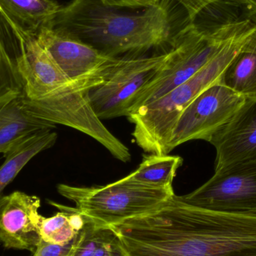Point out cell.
Returning a JSON list of instances; mask_svg holds the SVG:
<instances>
[{
    "label": "cell",
    "instance_id": "obj_1",
    "mask_svg": "<svg viewBox=\"0 0 256 256\" xmlns=\"http://www.w3.org/2000/svg\"><path fill=\"white\" fill-rule=\"evenodd\" d=\"M110 228L124 256H256V214L196 207L176 194Z\"/></svg>",
    "mask_w": 256,
    "mask_h": 256
},
{
    "label": "cell",
    "instance_id": "obj_2",
    "mask_svg": "<svg viewBox=\"0 0 256 256\" xmlns=\"http://www.w3.org/2000/svg\"><path fill=\"white\" fill-rule=\"evenodd\" d=\"M122 9L99 0H73L45 27L112 57L137 56L170 42L172 19L166 3L140 12Z\"/></svg>",
    "mask_w": 256,
    "mask_h": 256
},
{
    "label": "cell",
    "instance_id": "obj_3",
    "mask_svg": "<svg viewBox=\"0 0 256 256\" xmlns=\"http://www.w3.org/2000/svg\"><path fill=\"white\" fill-rule=\"evenodd\" d=\"M254 16H248L218 54L200 72L160 98L142 106L128 118L132 135L147 153L168 154L172 132L186 106L206 88L221 82L222 75L255 30Z\"/></svg>",
    "mask_w": 256,
    "mask_h": 256
},
{
    "label": "cell",
    "instance_id": "obj_4",
    "mask_svg": "<svg viewBox=\"0 0 256 256\" xmlns=\"http://www.w3.org/2000/svg\"><path fill=\"white\" fill-rule=\"evenodd\" d=\"M246 16L226 22H189L173 34L168 57L136 98L129 116L192 78L218 54Z\"/></svg>",
    "mask_w": 256,
    "mask_h": 256
},
{
    "label": "cell",
    "instance_id": "obj_5",
    "mask_svg": "<svg viewBox=\"0 0 256 256\" xmlns=\"http://www.w3.org/2000/svg\"><path fill=\"white\" fill-rule=\"evenodd\" d=\"M60 195L74 203L75 208L96 227L110 228L148 213L174 195L173 190L142 188L122 179L104 186H76L60 184Z\"/></svg>",
    "mask_w": 256,
    "mask_h": 256
},
{
    "label": "cell",
    "instance_id": "obj_6",
    "mask_svg": "<svg viewBox=\"0 0 256 256\" xmlns=\"http://www.w3.org/2000/svg\"><path fill=\"white\" fill-rule=\"evenodd\" d=\"M168 52L150 56H126L100 85L90 92L92 106L100 120L129 116L138 93L152 81Z\"/></svg>",
    "mask_w": 256,
    "mask_h": 256
},
{
    "label": "cell",
    "instance_id": "obj_7",
    "mask_svg": "<svg viewBox=\"0 0 256 256\" xmlns=\"http://www.w3.org/2000/svg\"><path fill=\"white\" fill-rule=\"evenodd\" d=\"M250 100L222 82H216L198 94L178 120L168 146V153L186 142H210Z\"/></svg>",
    "mask_w": 256,
    "mask_h": 256
},
{
    "label": "cell",
    "instance_id": "obj_8",
    "mask_svg": "<svg viewBox=\"0 0 256 256\" xmlns=\"http://www.w3.org/2000/svg\"><path fill=\"white\" fill-rule=\"evenodd\" d=\"M180 197L188 204L215 212L256 214V161L215 172L204 184Z\"/></svg>",
    "mask_w": 256,
    "mask_h": 256
},
{
    "label": "cell",
    "instance_id": "obj_9",
    "mask_svg": "<svg viewBox=\"0 0 256 256\" xmlns=\"http://www.w3.org/2000/svg\"><path fill=\"white\" fill-rule=\"evenodd\" d=\"M36 37L62 72L90 92L103 84L121 62L122 57L110 56L48 27H42Z\"/></svg>",
    "mask_w": 256,
    "mask_h": 256
},
{
    "label": "cell",
    "instance_id": "obj_10",
    "mask_svg": "<svg viewBox=\"0 0 256 256\" xmlns=\"http://www.w3.org/2000/svg\"><path fill=\"white\" fill-rule=\"evenodd\" d=\"M40 207L38 197L20 191L0 198V243L3 246L32 254L36 250L42 242Z\"/></svg>",
    "mask_w": 256,
    "mask_h": 256
},
{
    "label": "cell",
    "instance_id": "obj_11",
    "mask_svg": "<svg viewBox=\"0 0 256 256\" xmlns=\"http://www.w3.org/2000/svg\"><path fill=\"white\" fill-rule=\"evenodd\" d=\"M12 20L22 40V48L16 58V67L24 86L22 97L28 100H36L49 94L70 79L40 44L36 34Z\"/></svg>",
    "mask_w": 256,
    "mask_h": 256
},
{
    "label": "cell",
    "instance_id": "obj_12",
    "mask_svg": "<svg viewBox=\"0 0 256 256\" xmlns=\"http://www.w3.org/2000/svg\"><path fill=\"white\" fill-rule=\"evenodd\" d=\"M209 142L216 149L215 172L256 161V98L248 100Z\"/></svg>",
    "mask_w": 256,
    "mask_h": 256
},
{
    "label": "cell",
    "instance_id": "obj_13",
    "mask_svg": "<svg viewBox=\"0 0 256 256\" xmlns=\"http://www.w3.org/2000/svg\"><path fill=\"white\" fill-rule=\"evenodd\" d=\"M22 40L12 18L0 7V106L24 96L16 58Z\"/></svg>",
    "mask_w": 256,
    "mask_h": 256
},
{
    "label": "cell",
    "instance_id": "obj_14",
    "mask_svg": "<svg viewBox=\"0 0 256 256\" xmlns=\"http://www.w3.org/2000/svg\"><path fill=\"white\" fill-rule=\"evenodd\" d=\"M22 97L0 106V154L4 155L34 134L56 128L30 112Z\"/></svg>",
    "mask_w": 256,
    "mask_h": 256
},
{
    "label": "cell",
    "instance_id": "obj_15",
    "mask_svg": "<svg viewBox=\"0 0 256 256\" xmlns=\"http://www.w3.org/2000/svg\"><path fill=\"white\" fill-rule=\"evenodd\" d=\"M182 164L180 156L152 154L144 158L135 171L122 179L142 188L173 190V180Z\"/></svg>",
    "mask_w": 256,
    "mask_h": 256
},
{
    "label": "cell",
    "instance_id": "obj_16",
    "mask_svg": "<svg viewBox=\"0 0 256 256\" xmlns=\"http://www.w3.org/2000/svg\"><path fill=\"white\" fill-rule=\"evenodd\" d=\"M252 13L256 22V13ZM221 82L248 98H256V26L240 52L226 69Z\"/></svg>",
    "mask_w": 256,
    "mask_h": 256
},
{
    "label": "cell",
    "instance_id": "obj_17",
    "mask_svg": "<svg viewBox=\"0 0 256 256\" xmlns=\"http://www.w3.org/2000/svg\"><path fill=\"white\" fill-rule=\"evenodd\" d=\"M57 134L52 130L34 134L4 155L6 160L0 166V198L4 190L14 180L24 167L40 152L52 147Z\"/></svg>",
    "mask_w": 256,
    "mask_h": 256
},
{
    "label": "cell",
    "instance_id": "obj_18",
    "mask_svg": "<svg viewBox=\"0 0 256 256\" xmlns=\"http://www.w3.org/2000/svg\"><path fill=\"white\" fill-rule=\"evenodd\" d=\"M0 7L21 27L36 34L62 6L55 0H0Z\"/></svg>",
    "mask_w": 256,
    "mask_h": 256
},
{
    "label": "cell",
    "instance_id": "obj_19",
    "mask_svg": "<svg viewBox=\"0 0 256 256\" xmlns=\"http://www.w3.org/2000/svg\"><path fill=\"white\" fill-rule=\"evenodd\" d=\"M70 256L124 255L116 236L110 228L96 227L86 219L84 228L76 234V245Z\"/></svg>",
    "mask_w": 256,
    "mask_h": 256
},
{
    "label": "cell",
    "instance_id": "obj_20",
    "mask_svg": "<svg viewBox=\"0 0 256 256\" xmlns=\"http://www.w3.org/2000/svg\"><path fill=\"white\" fill-rule=\"evenodd\" d=\"M39 232L42 240L58 245L69 243L78 233L70 224L68 213L63 210L51 218L42 216Z\"/></svg>",
    "mask_w": 256,
    "mask_h": 256
},
{
    "label": "cell",
    "instance_id": "obj_21",
    "mask_svg": "<svg viewBox=\"0 0 256 256\" xmlns=\"http://www.w3.org/2000/svg\"><path fill=\"white\" fill-rule=\"evenodd\" d=\"M164 2H174L180 4L186 14L188 22L200 21L208 16L225 0H160Z\"/></svg>",
    "mask_w": 256,
    "mask_h": 256
},
{
    "label": "cell",
    "instance_id": "obj_22",
    "mask_svg": "<svg viewBox=\"0 0 256 256\" xmlns=\"http://www.w3.org/2000/svg\"><path fill=\"white\" fill-rule=\"evenodd\" d=\"M76 236L73 240L64 245L52 244L42 240L32 256H70L76 245Z\"/></svg>",
    "mask_w": 256,
    "mask_h": 256
},
{
    "label": "cell",
    "instance_id": "obj_23",
    "mask_svg": "<svg viewBox=\"0 0 256 256\" xmlns=\"http://www.w3.org/2000/svg\"><path fill=\"white\" fill-rule=\"evenodd\" d=\"M103 4L118 8L143 9L156 6L160 0H99Z\"/></svg>",
    "mask_w": 256,
    "mask_h": 256
},
{
    "label": "cell",
    "instance_id": "obj_24",
    "mask_svg": "<svg viewBox=\"0 0 256 256\" xmlns=\"http://www.w3.org/2000/svg\"><path fill=\"white\" fill-rule=\"evenodd\" d=\"M249 12L256 13V0H239Z\"/></svg>",
    "mask_w": 256,
    "mask_h": 256
}]
</instances>
